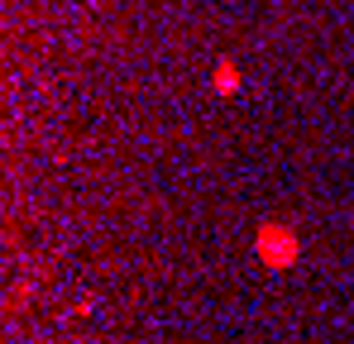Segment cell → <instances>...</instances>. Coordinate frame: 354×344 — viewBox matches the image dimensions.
Listing matches in <instances>:
<instances>
[{
  "label": "cell",
  "mask_w": 354,
  "mask_h": 344,
  "mask_svg": "<svg viewBox=\"0 0 354 344\" xmlns=\"http://www.w3.org/2000/svg\"><path fill=\"white\" fill-rule=\"evenodd\" d=\"M254 258H259L263 268H273V273L297 268V258H301V234H297L288 220H263V225L254 229Z\"/></svg>",
  "instance_id": "cell-1"
},
{
  "label": "cell",
  "mask_w": 354,
  "mask_h": 344,
  "mask_svg": "<svg viewBox=\"0 0 354 344\" xmlns=\"http://www.w3.org/2000/svg\"><path fill=\"white\" fill-rule=\"evenodd\" d=\"M211 86H216L221 96H235V91H239V62L221 57V62H216V72H211Z\"/></svg>",
  "instance_id": "cell-2"
}]
</instances>
